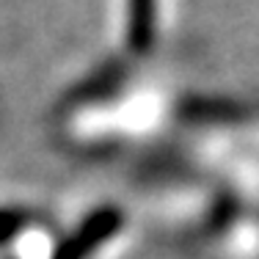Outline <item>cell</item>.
I'll list each match as a JSON object with an SVG mask.
<instances>
[{
    "mask_svg": "<svg viewBox=\"0 0 259 259\" xmlns=\"http://www.w3.org/2000/svg\"><path fill=\"white\" fill-rule=\"evenodd\" d=\"M130 47L146 53L155 36V0H130Z\"/></svg>",
    "mask_w": 259,
    "mask_h": 259,
    "instance_id": "2",
    "label": "cell"
},
{
    "mask_svg": "<svg viewBox=\"0 0 259 259\" xmlns=\"http://www.w3.org/2000/svg\"><path fill=\"white\" fill-rule=\"evenodd\" d=\"M121 221H124L121 218V209H116V207L94 209L64 243H58L53 259H85L121 229Z\"/></svg>",
    "mask_w": 259,
    "mask_h": 259,
    "instance_id": "1",
    "label": "cell"
},
{
    "mask_svg": "<svg viewBox=\"0 0 259 259\" xmlns=\"http://www.w3.org/2000/svg\"><path fill=\"white\" fill-rule=\"evenodd\" d=\"M25 224H28V215L22 209H0V245L9 243Z\"/></svg>",
    "mask_w": 259,
    "mask_h": 259,
    "instance_id": "3",
    "label": "cell"
}]
</instances>
